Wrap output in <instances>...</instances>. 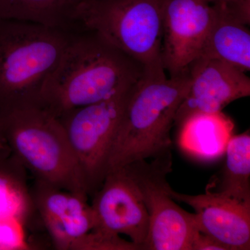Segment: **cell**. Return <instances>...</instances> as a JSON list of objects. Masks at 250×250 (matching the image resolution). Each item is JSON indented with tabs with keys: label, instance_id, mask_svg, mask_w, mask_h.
Returning <instances> with one entry per match:
<instances>
[{
	"label": "cell",
	"instance_id": "cell-17",
	"mask_svg": "<svg viewBox=\"0 0 250 250\" xmlns=\"http://www.w3.org/2000/svg\"><path fill=\"white\" fill-rule=\"evenodd\" d=\"M66 0H0V19L16 20L77 31Z\"/></svg>",
	"mask_w": 250,
	"mask_h": 250
},
{
	"label": "cell",
	"instance_id": "cell-8",
	"mask_svg": "<svg viewBox=\"0 0 250 250\" xmlns=\"http://www.w3.org/2000/svg\"><path fill=\"white\" fill-rule=\"evenodd\" d=\"M33 203L54 249L112 250L111 241L94 232L95 217L88 199L34 179Z\"/></svg>",
	"mask_w": 250,
	"mask_h": 250
},
{
	"label": "cell",
	"instance_id": "cell-14",
	"mask_svg": "<svg viewBox=\"0 0 250 250\" xmlns=\"http://www.w3.org/2000/svg\"><path fill=\"white\" fill-rule=\"evenodd\" d=\"M9 218L31 223L40 219L31 198L27 170L0 139V219Z\"/></svg>",
	"mask_w": 250,
	"mask_h": 250
},
{
	"label": "cell",
	"instance_id": "cell-11",
	"mask_svg": "<svg viewBox=\"0 0 250 250\" xmlns=\"http://www.w3.org/2000/svg\"><path fill=\"white\" fill-rule=\"evenodd\" d=\"M190 85L174 118L178 125L194 113H216L250 95L246 72L217 59L200 57L188 69Z\"/></svg>",
	"mask_w": 250,
	"mask_h": 250
},
{
	"label": "cell",
	"instance_id": "cell-5",
	"mask_svg": "<svg viewBox=\"0 0 250 250\" xmlns=\"http://www.w3.org/2000/svg\"><path fill=\"white\" fill-rule=\"evenodd\" d=\"M168 0H80L70 20L78 30L97 33L142 65L144 73L165 74L163 21Z\"/></svg>",
	"mask_w": 250,
	"mask_h": 250
},
{
	"label": "cell",
	"instance_id": "cell-6",
	"mask_svg": "<svg viewBox=\"0 0 250 250\" xmlns=\"http://www.w3.org/2000/svg\"><path fill=\"white\" fill-rule=\"evenodd\" d=\"M139 187L149 215L144 250H191L200 234L195 213L177 205L169 194L167 174L172 170L171 152L125 166Z\"/></svg>",
	"mask_w": 250,
	"mask_h": 250
},
{
	"label": "cell",
	"instance_id": "cell-19",
	"mask_svg": "<svg viewBox=\"0 0 250 250\" xmlns=\"http://www.w3.org/2000/svg\"><path fill=\"white\" fill-rule=\"evenodd\" d=\"M219 14L248 25L250 23V0H208Z\"/></svg>",
	"mask_w": 250,
	"mask_h": 250
},
{
	"label": "cell",
	"instance_id": "cell-18",
	"mask_svg": "<svg viewBox=\"0 0 250 250\" xmlns=\"http://www.w3.org/2000/svg\"><path fill=\"white\" fill-rule=\"evenodd\" d=\"M33 225L17 218L0 219V250L41 249L29 236Z\"/></svg>",
	"mask_w": 250,
	"mask_h": 250
},
{
	"label": "cell",
	"instance_id": "cell-13",
	"mask_svg": "<svg viewBox=\"0 0 250 250\" xmlns=\"http://www.w3.org/2000/svg\"><path fill=\"white\" fill-rule=\"evenodd\" d=\"M179 147L202 161H213L225 154L234 123L223 111L194 113L178 125Z\"/></svg>",
	"mask_w": 250,
	"mask_h": 250
},
{
	"label": "cell",
	"instance_id": "cell-15",
	"mask_svg": "<svg viewBox=\"0 0 250 250\" xmlns=\"http://www.w3.org/2000/svg\"><path fill=\"white\" fill-rule=\"evenodd\" d=\"M215 13L214 21L200 57L217 59L241 71L249 72L250 32L248 25Z\"/></svg>",
	"mask_w": 250,
	"mask_h": 250
},
{
	"label": "cell",
	"instance_id": "cell-4",
	"mask_svg": "<svg viewBox=\"0 0 250 250\" xmlns=\"http://www.w3.org/2000/svg\"><path fill=\"white\" fill-rule=\"evenodd\" d=\"M0 139L34 178L88 199L63 126L45 108L34 105L0 112Z\"/></svg>",
	"mask_w": 250,
	"mask_h": 250
},
{
	"label": "cell",
	"instance_id": "cell-9",
	"mask_svg": "<svg viewBox=\"0 0 250 250\" xmlns=\"http://www.w3.org/2000/svg\"><path fill=\"white\" fill-rule=\"evenodd\" d=\"M95 217L94 232L107 236L129 237L144 250L149 231V215L141 192L125 166L106 174L92 195Z\"/></svg>",
	"mask_w": 250,
	"mask_h": 250
},
{
	"label": "cell",
	"instance_id": "cell-12",
	"mask_svg": "<svg viewBox=\"0 0 250 250\" xmlns=\"http://www.w3.org/2000/svg\"><path fill=\"white\" fill-rule=\"evenodd\" d=\"M174 200L194 208L199 230L229 250L250 249V206L206 190L197 195L179 193L169 188Z\"/></svg>",
	"mask_w": 250,
	"mask_h": 250
},
{
	"label": "cell",
	"instance_id": "cell-10",
	"mask_svg": "<svg viewBox=\"0 0 250 250\" xmlns=\"http://www.w3.org/2000/svg\"><path fill=\"white\" fill-rule=\"evenodd\" d=\"M215 13L208 0H168L163 21L162 62L170 77L188 73L201 57Z\"/></svg>",
	"mask_w": 250,
	"mask_h": 250
},
{
	"label": "cell",
	"instance_id": "cell-7",
	"mask_svg": "<svg viewBox=\"0 0 250 250\" xmlns=\"http://www.w3.org/2000/svg\"><path fill=\"white\" fill-rule=\"evenodd\" d=\"M133 85L58 118L78 161L88 196L100 188L106 177L108 155Z\"/></svg>",
	"mask_w": 250,
	"mask_h": 250
},
{
	"label": "cell",
	"instance_id": "cell-16",
	"mask_svg": "<svg viewBox=\"0 0 250 250\" xmlns=\"http://www.w3.org/2000/svg\"><path fill=\"white\" fill-rule=\"evenodd\" d=\"M226 160L218 185L207 190L250 206V134L233 135L227 146Z\"/></svg>",
	"mask_w": 250,
	"mask_h": 250
},
{
	"label": "cell",
	"instance_id": "cell-3",
	"mask_svg": "<svg viewBox=\"0 0 250 250\" xmlns=\"http://www.w3.org/2000/svg\"><path fill=\"white\" fill-rule=\"evenodd\" d=\"M75 31L0 19V112L41 106L42 85Z\"/></svg>",
	"mask_w": 250,
	"mask_h": 250
},
{
	"label": "cell",
	"instance_id": "cell-21",
	"mask_svg": "<svg viewBox=\"0 0 250 250\" xmlns=\"http://www.w3.org/2000/svg\"><path fill=\"white\" fill-rule=\"evenodd\" d=\"M80 1V0H66L67 2L71 6L72 8Z\"/></svg>",
	"mask_w": 250,
	"mask_h": 250
},
{
	"label": "cell",
	"instance_id": "cell-2",
	"mask_svg": "<svg viewBox=\"0 0 250 250\" xmlns=\"http://www.w3.org/2000/svg\"><path fill=\"white\" fill-rule=\"evenodd\" d=\"M189 85V72L170 78L166 74L143 73L126 101L108 155L106 174L134 161L171 152V128Z\"/></svg>",
	"mask_w": 250,
	"mask_h": 250
},
{
	"label": "cell",
	"instance_id": "cell-20",
	"mask_svg": "<svg viewBox=\"0 0 250 250\" xmlns=\"http://www.w3.org/2000/svg\"><path fill=\"white\" fill-rule=\"evenodd\" d=\"M229 250L223 243H220L205 233H200L197 237L191 250Z\"/></svg>",
	"mask_w": 250,
	"mask_h": 250
},
{
	"label": "cell",
	"instance_id": "cell-1",
	"mask_svg": "<svg viewBox=\"0 0 250 250\" xmlns=\"http://www.w3.org/2000/svg\"><path fill=\"white\" fill-rule=\"evenodd\" d=\"M141 64L91 31L74 33L42 85L41 106L59 118L134 85Z\"/></svg>",
	"mask_w": 250,
	"mask_h": 250
}]
</instances>
